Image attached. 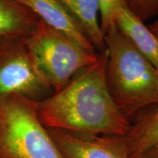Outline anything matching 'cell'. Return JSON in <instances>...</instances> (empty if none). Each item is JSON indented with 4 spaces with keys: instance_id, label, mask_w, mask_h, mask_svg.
<instances>
[{
    "instance_id": "cell-1",
    "label": "cell",
    "mask_w": 158,
    "mask_h": 158,
    "mask_svg": "<svg viewBox=\"0 0 158 158\" xmlns=\"http://www.w3.org/2000/svg\"><path fill=\"white\" fill-rule=\"evenodd\" d=\"M108 50L81 71L68 85L37 102V114L46 128L89 135H127L130 121L117 107L106 80Z\"/></svg>"
},
{
    "instance_id": "cell-2",
    "label": "cell",
    "mask_w": 158,
    "mask_h": 158,
    "mask_svg": "<svg viewBox=\"0 0 158 158\" xmlns=\"http://www.w3.org/2000/svg\"><path fill=\"white\" fill-rule=\"evenodd\" d=\"M108 50L106 80L111 98L130 121L158 103L157 70L118 30L116 23L105 34Z\"/></svg>"
},
{
    "instance_id": "cell-3",
    "label": "cell",
    "mask_w": 158,
    "mask_h": 158,
    "mask_svg": "<svg viewBox=\"0 0 158 158\" xmlns=\"http://www.w3.org/2000/svg\"><path fill=\"white\" fill-rule=\"evenodd\" d=\"M0 158H64L40 120L37 102L0 98Z\"/></svg>"
},
{
    "instance_id": "cell-4",
    "label": "cell",
    "mask_w": 158,
    "mask_h": 158,
    "mask_svg": "<svg viewBox=\"0 0 158 158\" xmlns=\"http://www.w3.org/2000/svg\"><path fill=\"white\" fill-rule=\"evenodd\" d=\"M24 40L37 72L54 93L98 59V53L84 50L40 20Z\"/></svg>"
},
{
    "instance_id": "cell-5",
    "label": "cell",
    "mask_w": 158,
    "mask_h": 158,
    "mask_svg": "<svg viewBox=\"0 0 158 158\" xmlns=\"http://www.w3.org/2000/svg\"><path fill=\"white\" fill-rule=\"evenodd\" d=\"M53 94L35 68L24 37H0V98L17 95L40 102Z\"/></svg>"
},
{
    "instance_id": "cell-6",
    "label": "cell",
    "mask_w": 158,
    "mask_h": 158,
    "mask_svg": "<svg viewBox=\"0 0 158 158\" xmlns=\"http://www.w3.org/2000/svg\"><path fill=\"white\" fill-rule=\"evenodd\" d=\"M47 130L64 158H131L124 136Z\"/></svg>"
},
{
    "instance_id": "cell-7",
    "label": "cell",
    "mask_w": 158,
    "mask_h": 158,
    "mask_svg": "<svg viewBox=\"0 0 158 158\" xmlns=\"http://www.w3.org/2000/svg\"><path fill=\"white\" fill-rule=\"evenodd\" d=\"M40 21L91 53H97L80 23L59 0H18Z\"/></svg>"
},
{
    "instance_id": "cell-8",
    "label": "cell",
    "mask_w": 158,
    "mask_h": 158,
    "mask_svg": "<svg viewBox=\"0 0 158 158\" xmlns=\"http://www.w3.org/2000/svg\"><path fill=\"white\" fill-rule=\"evenodd\" d=\"M122 34L158 70V37L127 6L122 7L116 19Z\"/></svg>"
},
{
    "instance_id": "cell-9",
    "label": "cell",
    "mask_w": 158,
    "mask_h": 158,
    "mask_svg": "<svg viewBox=\"0 0 158 158\" xmlns=\"http://www.w3.org/2000/svg\"><path fill=\"white\" fill-rule=\"evenodd\" d=\"M130 157L158 145V103L139 112L124 135Z\"/></svg>"
},
{
    "instance_id": "cell-10",
    "label": "cell",
    "mask_w": 158,
    "mask_h": 158,
    "mask_svg": "<svg viewBox=\"0 0 158 158\" xmlns=\"http://www.w3.org/2000/svg\"><path fill=\"white\" fill-rule=\"evenodd\" d=\"M39 21V18L18 0H0V37L27 36Z\"/></svg>"
},
{
    "instance_id": "cell-11",
    "label": "cell",
    "mask_w": 158,
    "mask_h": 158,
    "mask_svg": "<svg viewBox=\"0 0 158 158\" xmlns=\"http://www.w3.org/2000/svg\"><path fill=\"white\" fill-rule=\"evenodd\" d=\"M73 15L84 29L95 50H106L105 35L98 19V0H59Z\"/></svg>"
},
{
    "instance_id": "cell-12",
    "label": "cell",
    "mask_w": 158,
    "mask_h": 158,
    "mask_svg": "<svg viewBox=\"0 0 158 158\" xmlns=\"http://www.w3.org/2000/svg\"><path fill=\"white\" fill-rule=\"evenodd\" d=\"M99 13L100 15V28L105 35L112 26L122 7L127 6L128 0H98Z\"/></svg>"
},
{
    "instance_id": "cell-13",
    "label": "cell",
    "mask_w": 158,
    "mask_h": 158,
    "mask_svg": "<svg viewBox=\"0 0 158 158\" xmlns=\"http://www.w3.org/2000/svg\"><path fill=\"white\" fill-rule=\"evenodd\" d=\"M127 7L143 22L158 15V0H128Z\"/></svg>"
},
{
    "instance_id": "cell-14",
    "label": "cell",
    "mask_w": 158,
    "mask_h": 158,
    "mask_svg": "<svg viewBox=\"0 0 158 158\" xmlns=\"http://www.w3.org/2000/svg\"><path fill=\"white\" fill-rule=\"evenodd\" d=\"M131 158H158V145L149 148Z\"/></svg>"
},
{
    "instance_id": "cell-15",
    "label": "cell",
    "mask_w": 158,
    "mask_h": 158,
    "mask_svg": "<svg viewBox=\"0 0 158 158\" xmlns=\"http://www.w3.org/2000/svg\"><path fill=\"white\" fill-rule=\"evenodd\" d=\"M149 28L152 31V32H153L154 34L158 37V19L155 22L152 23L149 27Z\"/></svg>"
},
{
    "instance_id": "cell-16",
    "label": "cell",
    "mask_w": 158,
    "mask_h": 158,
    "mask_svg": "<svg viewBox=\"0 0 158 158\" xmlns=\"http://www.w3.org/2000/svg\"><path fill=\"white\" fill-rule=\"evenodd\" d=\"M157 70V74H158V70Z\"/></svg>"
}]
</instances>
